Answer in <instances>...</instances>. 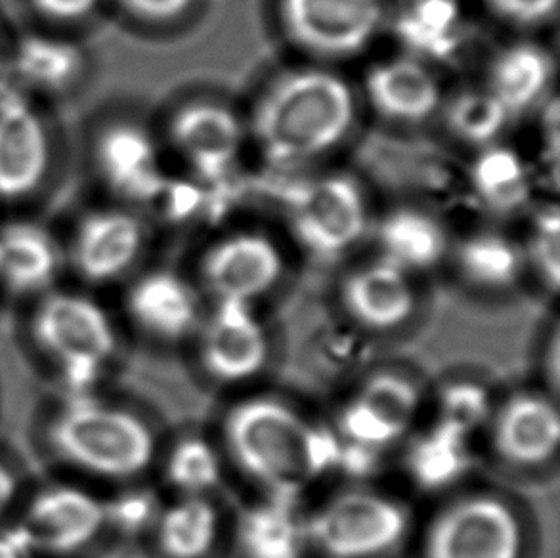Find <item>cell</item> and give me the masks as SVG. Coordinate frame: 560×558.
I'll use <instances>...</instances> for the list:
<instances>
[{
  "instance_id": "3957f363",
  "label": "cell",
  "mask_w": 560,
  "mask_h": 558,
  "mask_svg": "<svg viewBox=\"0 0 560 558\" xmlns=\"http://www.w3.org/2000/svg\"><path fill=\"white\" fill-rule=\"evenodd\" d=\"M48 440L58 460L114 480L140 475L155 457V437L144 419L89 393L71 396L50 422Z\"/></svg>"
},
{
  "instance_id": "30bf717a",
  "label": "cell",
  "mask_w": 560,
  "mask_h": 558,
  "mask_svg": "<svg viewBox=\"0 0 560 558\" xmlns=\"http://www.w3.org/2000/svg\"><path fill=\"white\" fill-rule=\"evenodd\" d=\"M285 257L280 243L258 230H237L211 243L199 263V278L212 301L255 304L280 286Z\"/></svg>"
},
{
  "instance_id": "8992f818",
  "label": "cell",
  "mask_w": 560,
  "mask_h": 558,
  "mask_svg": "<svg viewBox=\"0 0 560 558\" xmlns=\"http://www.w3.org/2000/svg\"><path fill=\"white\" fill-rule=\"evenodd\" d=\"M38 347L60 365L71 394H86L115 352V329L104 309L77 293H52L33 317Z\"/></svg>"
},
{
  "instance_id": "60d3db41",
  "label": "cell",
  "mask_w": 560,
  "mask_h": 558,
  "mask_svg": "<svg viewBox=\"0 0 560 558\" xmlns=\"http://www.w3.org/2000/svg\"><path fill=\"white\" fill-rule=\"evenodd\" d=\"M8 84V50L0 38V89Z\"/></svg>"
},
{
  "instance_id": "7402d4cb",
  "label": "cell",
  "mask_w": 560,
  "mask_h": 558,
  "mask_svg": "<svg viewBox=\"0 0 560 558\" xmlns=\"http://www.w3.org/2000/svg\"><path fill=\"white\" fill-rule=\"evenodd\" d=\"M378 258L401 272H429L452 251L446 228L432 212L419 207H396L377 222Z\"/></svg>"
},
{
  "instance_id": "ac0fdd59",
  "label": "cell",
  "mask_w": 560,
  "mask_h": 558,
  "mask_svg": "<svg viewBox=\"0 0 560 558\" xmlns=\"http://www.w3.org/2000/svg\"><path fill=\"white\" fill-rule=\"evenodd\" d=\"M127 309L142 332L165 342L196 335L203 317L196 287L173 270H153L138 278L130 287Z\"/></svg>"
},
{
  "instance_id": "e0dca14e",
  "label": "cell",
  "mask_w": 560,
  "mask_h": 558,
  "mask_svg": "<svg viewBox=\"0 0 560 558\" xmlns=\"http://www.w3.org/2000/svg\"><path fill=\"white\" fill-rule=\"evenodd\" d=\"M339 297L347 314L370 332H394L408 324L417 309L413 278L378 257L352 268Z\"/></svg>"
},
{
  "instance_id": "836d02e7",
  "label": "cell",
  "mask_w": 560,
  "mask_h": 558,
  "mask_svg": "<svg viewBox=\"0 0 560 558\" xmlns=\"http://www.w3.org/2000/svg\"><path fill=\"white\" fill-rule=\"evenodd\" d=\"M530 242L524 247L526 266L539 274L549 289H557L560 279V219L557 207L541 209L532 220Z\"/></svg>"
},
{
  "instance_id": "277c9868",
  "label": "cell",
  "mask_w": 560,
  "mask_h": 558,
  "mask_svg": "<svg viewBox=\"0 0 560 558\" xmlns=\"http://www.w3.org/2000/svg\"><path fill=\"white\" fill-rule=\"evenodd\" d=\"M289 234L301 249L334 260L349 253L370 228L362 184L347 173H319L295 182L283 196Z\"/></svg>"
},
{
  "instance_id": "d4e9b609",
  "label": "cell",
  "mask_w": 560,
  "mask_h": 558,
  "mask_svg": "<svg viewBox=\"0 0 560 558\" xmlns=\"http://www.w3.org/2000/svg\"><path fill=\"white\" fill-rule=\"evenodd\" d=\"M60 266V249L37 222L12 220L0 226V283L18 294L50 286Z\"/></svg>"
},
{
  "instance_id": "9c48e42d",
  "label": "cell",
  "mask_w": 560,
  "mask_h": 558,
  "mask_svg": "<svg viewBox=\"0 0 560 558\" xmlns=\"http://www.w3.org/2000/svg\"><path fill=\"white\" fill-rule=\"evenodd\" d=\"M247 138V123L222 100H188L168 117V146L189 173L207 184L226 181Z\"/></svg>"
},
{
  "instance_id": "5bb4252c",
  "label": "cell",
  "mask_w": 560,
  "mask_h": 558,
  "mask_svg": "<svg viewBox=\"0 0 560 558\" xmlns=\"http://www.w3.org/2000/svg\"><path fill=\"white\" fill-rule=\"evenodd\" d=\"M362 94L381 119L401 127L431 121L446 96L436 69L404 53L370 66Z\"/></svg>"
},
{
  "instance_id": "74e56055",
  "label": "cell",
  "mask_w": 560,
  "mask_h": 558,
  "mask_svg": "<svg viewBox=\"0 0 560 558\" xmlns=\"http://www.w3.org/2000/svg\"><path fill=\"white\" fill-rule=\"evenodd\" d=\"M104 0H31L38 14L56 23H79L98 12Z\"/></svg>"
},
{
  "instance_id": "4dcf8cb0",
  "label": "cell",
  "mask_w": 560,
  "mask_h": 558,
  "mask_svg": "<svg viewBox=\"0 0 560 558\" xmlns=\"http://www.w3.org/2000/svg\"><path fill=\"white\" fill-rule=\"evenodd\" d=\"M439 115L455 140L477 151L500 142L509 125L515 121L485 84L465 86L444 96Z\"/></svg>"
},
{
  "instance_id": "f1b7e54d",
  "label": "cell",
  "mask_w": 560,
  "mask_h": 558,
  "mask_svg": "<svg viewBox=\"0 0 560 558\" xmlns=\"http://www.w3.org/2000/svg\"><path fill=\"white\" fill-rule=\"evenodd\" d=\"M219 536V509L205 496H180L155 521L158 547L167 558L209 557Z\"/></svg>"
},
{
  "instance_id": "d6a6232c",
  "label": "cell",
  "mask_w": 560,
  "mask_h": 558,
  "mask_svg": "<svg viewBox=\"0 0 560 558\" xmlns=\"http://www.w3.org/2000/svg\"><path fill=\"white\" fill-rule=\"evenodd\" d=\"M492 411L485 386L472 381H455L440 394L436 421L470 438L478 429L488 427Z\"/></svg>"
},
{
  "instance_id": "4316f807",
  "label": "cell",
  "mask_w": 560,
  "mask_h": 558,
  "mask_svg": "<svg viewBox=\"0 0 560 558\" xmlns=\"http://www.w3.org/2000/svg\"><path fill=\"white\" fill-rule=\"evenodd\" d=\"M450 253L463 281L488 293L515 287L526 270L523 245L495 230L465 235Z\"/></svg>"
},
{
  "instance_id": "ba28073f",
  "label": "cell",
  "mask_w": 560,
  "mask_h": 558,
  "mask_svg": "<svg viewBox=\"0 0 560 558\" xmlns=\"http://www.w3.org/2000/svg\"><path fill=\"white\" fill-rule=\"evenodd\" d=\"M521 516L505 499L470 493L440 509L424 534V558H523Z\"/></svg>"
},
{
  "instance_id": "f35d334b",
  "label": "cell",
  "mask_w": 560,
  "mask_h": 558,
  "mask_svg": "<svg viewBox=\"0 0 560 558\" xmlns=\"http://www.w3.org/2000/svg\"><path fill=\"white\" fill-rule=\"evenodd\" d=\"M33 549L31 537L23 528L0 534V558H27Z\"/></svg>"
},
{
  "instance_id": "cb8c5ba5",
  "label": "cell",
  "mask_w": 560,
  "mask_h": 558,
  "mask_svg": "<svg viewBox=\"0 0 560 558\" xmlns=\"http://www.w3.org/2000/svg\"><path fill=\"white\" fill-rule=\"evenodd\" d=\"M555 61L544 46L521 40L503 46L486 69L485 86L516 119L547 102Z\"/></svg>"
},
{
  "instance_id": "e575fe53",
  "label": "cell",
  "mask_w": 560,
  "mask_h": 558,
  "mask_svg": "<svg viewBox=\"0 0 560 558\" xmlns=\"http://www.w3.org/2000/svg\"><path fill=\"white\" fill-rule=\"evenodd\" d=\"M137 22L168 27L188 20L199 0H115Z\"/></svg>"
},
{
  "instance_id": "ffe728a7",
  "label": "cell",
  "mask_w": 560,
  "mask_h": 558,
  "mask_svg": "<svg viewBox=\"0 0 560 558\" xmlns=\"http://www.w3.org/2000/svg\"><path fill=\"white\" fill-rule=\"evenodd\" d=\"M86 73L83 46L71 38L31 33L8 53V83L27 96H61Z\"/></svg>"
},
{
  "instance_id": "484cf974",
  "label": "cell",
  "mask_w": 560,
  "mask_h": 558,
  "mask_svg": "<svg viewBox=\"0 0 560 558\" xmlns=\"http://www.w3.org/2000/svg\"><path fill=\"white\" fill-rule=\"evenodd\" d=\"M350 398L358 419L383 444L393 445L408 434L421 408L416 383L400 373H377Z\"/></svg>"
},
{
  "instance_id": "44dd1931",
  "label": "cell",
  "mask_w": 560,
  "mask_h": 558,
  "mask_svg": "<svg viewBox=\"0 0 560 558\" xmlns=\"http://www.w3.org/2000/svg\"><path fill=\"white\" fill-rule=\"evenodd\" d=\"M393 31L404 54L434 68L462 50L467 14L462 0H400Z\"/></svg>"
},
{
  "instance_id": "9a60e30c",
  "label": "cell",
  "mask_w": 560,
  "mask_h": 558,
  "mask_svg": "<svg viewBox=\"0 0 560 558\" xmlns=\"http://www.w3.org/2000/svg\"><path fill=\"white\" fill-rule=\"evenodd\" d=\"M145 245L144 220L129 207L89 212L77 226L71 260L86 281L107 283L137 265Z\"/></svg>"
},
{
  "instance_id": "8d00e7d4",
  "label": "cell",
  "mask_w": 560,
  "mask_h": 558,
  "mask_svg": "<svg viewBox=\"0 0 560 558\" xmlns=\"http://www.w3.org/2000/svg\"><path fill=\"white\" fill-rule=\"evenodd\" d=\"M107 521H115L127 532H138L150 521H158L160 511L148 493H129L117 499V503L106 507Z\"/></svg>"
},
{
  "instance_id": "8fae6325",
  "label": "cell",
  "mask_w": 560,
  "mask_h": 558,
  "mask_svg": "<svg viewBox=\"0 0 560 558\" xmlns=\"http://www.w3.org/2000/svg\"><path fill=\"white\" fill-rule=\"evenodd\" d=\"M54 161L50 129L31 96L0 89V201H22L43 188Z\"/></svg>"
},
{
  "instance_id": "52a82bcc",
  "label": "cell",
  "mask_w": 560,
  "mask_h": 558,
  "mask_svg": "<svg viewBox=\"0 0 560 558\" xmlns=\"http://www.w3.org/2000/svg\"><path fill=\"white\" fill-rule=\"evenodd\" d=\"M283 37L312 63L352 60L386 23L385 0H276Z\"/></svg>"
},
{
  "instance_id": "4fadbf2b",
  "label": "cell",
  "mask_w": 560,
  "mask_h": 558,
  "mask_svg": "<svg viewBox=\"0 0 560 558\" xmlns=\"http://www.w3.org/2000/svg\"><path fill=\"white\" fill-rule=\"evenodd\" d=\"M197 337L201 368L222 385H242L257 377L270 356L268 333L255 314V304L214 302Z\"/></svg>"
},
{
  "instance_id": "5b68a950",
  "label": "cell",
  "mask_w": 560,
  "mask_h": 558,
  "mask_svg": "<svg viewBox=\"0 0 560 558\" xmlns=\"http://www.w3.org/2000/svg\"><path fill=\"white\" fill-rule=\"evenodd\" d=\"M311 551L326 558H381L406 539L409 513L398 499L354 488L306 513Z\"/></svg>"
},
{
  "instance_id": "7a4b0ae2",
  "label": "cell",
  "mask_w": 560,
  "mask_h": 558,
  "mask_svg": "<svg viewBox=\"0 0 560 558\" xmlns=\"http://www.w3.org/2000/svg\"><path fill=\"white\" fill-rule=\"evenodd\" d=\"M224 445L235 467L270 496L299 498L335 473L341 437L270 396L235 404L224 419Z\"/></svg>"
},
{
  "instance_id": "1f68e13d",
  "label": "cell",
  "mask_w": 560,
  "mask_h": 558,
  "mask_svg": "<svg viewBox=\"0 0 560 558\" xmlns=\"http://www.w3.org/2000/svg\"><path fill=\"white\" fill-rule=\"evenodd\" d=\"M222 457L205 438L189 437L173 445L165 463L167 480L180 496H205L219 488Z\"/></svg>"
},
{
  "instance_id": "f546056e",
  "label": "cell",
  "mask_w": 560,
  "mask_h": 558,
  "mask_svg": "<svg viewBox=\"0 0 560 558\" xmlns=\"http://www.w3.org/2000/svg\"><path fill=\"white\" fill-rule=\"evenodd\" d=\"M470 467V438L442 422H432L408 445L406 468L423 490H442L457 483Z\"/></svg>"
},
{
  "instance_id": "603a6c76",
  "label": "cell",
  "mask_w": 560,
  "mask_h": 558,
  "mask_svg": "<svg viewBox=\"0 0 560 558\" xmlns=\"http://www.w3.org/2000/svg\"><path fill=\"white\" fill-rule=\"evenodd\" d=\"M299 498L270 496L243 511L235 542L242 558H304L311 551Z\"/></svg>"
},
{
  "instance_id": "d590c367",
  "label": "cell",
  "mask_w": 560,
  "mask_h": 558,
  "mask_svg": "<svg viewBox=\"0 0 560 558\" xmlns=\"http://www.w3.org/2000/svg\"><path fill=\"white\" fill-rule=\"evenodd\" d=\"M492 14L515 27H538L549 22L559 0H482Z\"/></svg>"
},
{
  "instance_id": "83f0119b",
  "label": "cell",
  "mask_w": 560,
  "mask_h": 558,
  "mask_svg": "<svg viewBox=\"0 0 560 558\" xmlns=\"http://www.w3.org/2000/svg\"><path fill=\"white\" fill-rule=\"evenodd\" d=\"M470 188L488 211L513 214L530 201L532 178L518 151L493 143L477 151L469 171Z\"/></svg>"
},
{
  "instance_id": "2e32d148",
  "label": "cell",
  "mask_w": 560,
  "mask_h": 558,
  "mask_svg": "<svg viewBox=\"0 0 560 558\" xmlns=\"http://www.w3.org/2000/svg\"><path fill=\"white\" fill-rule=\"evenodd\" d=\"M488 430L493 452L511 467H544L559 452V409L544 394H513L493 409Z\"/></svg>"
},
{
  "instance_id": "6da1fadb",
  "label": "cell",
  "mask_w": 560,
  "mask_h": 558,
  "mask_svg": "<svg viewBox=\"0 0 560 558\" xmlns=\"http://www.w3.org/2000/svg\"><path fill=\"white\" fill-rule=\"evenodd\" d=\"M357 119L352 84L334 68L311 61L273 77L245 123L266 163L291 171L339 150Z\"/></svg>"
},
{
  "instance_id": "ab89813d",
  "label": "cell",
  "mask_w": 560,
  "mask_h": 558,
  "mask_svg": "<svg viewBox=\"0 0 560 558\" xmlns=\"http://www.w3.org/2000/svg\"><path fill=\"white\" fill-rule=\"evenodd\" d=\"M15 478L4 465H0V514L7 511L10 501L14 499L15 493Z\"/></svg>"
},
{
  "instance_id": "7c38bea8",
  "label": "cell",
  "mask_w": 560,
  "mask_h": 558,
  "mask_svg": "<svg viewBox=\"0 0 560 558\" xmlns=\"http://www.w3.org/2000/svg\"><path fill=\"white\" fill-rule=\"evenodd\" d=\"M94 159L102 182L129 209L161 207L171 189L160 143L138 123H114L102 130Z\"/></svg>"
},
{
  "instance_id": "d6986e66",
  "label": "cell",
  "mask_w": 560,
  "mask_h": 558,
  "mask_svg": "<svg viewBox=\"0 0 560 558\" xmlns=\"http://www.w3.org/2000/svg\"><path fill=\"white\" fill-rule=\"evenodd\" d=\"M106 522V505L91 493L75 488H50L33 499L22 528L30 534L33 547L73 553L91 544Z\"/></svg>"
}]
</instances>
